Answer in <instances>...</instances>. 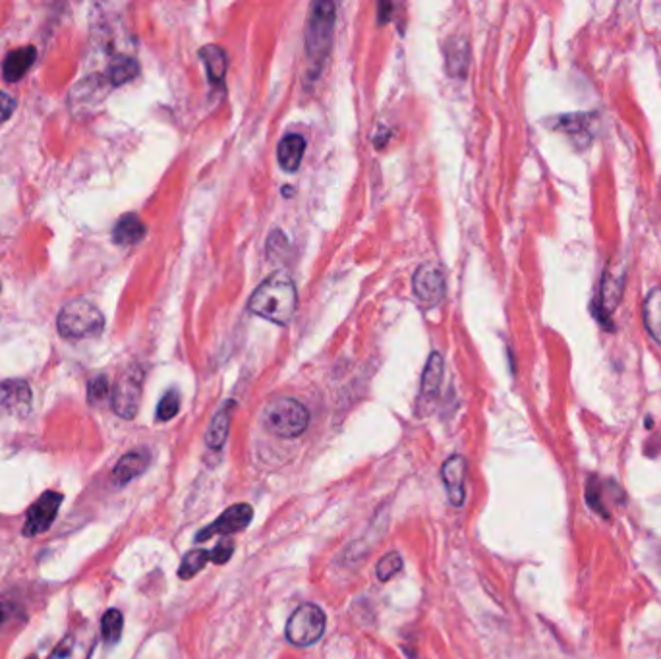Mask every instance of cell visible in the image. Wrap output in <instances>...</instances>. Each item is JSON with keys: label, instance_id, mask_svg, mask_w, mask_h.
Returning a JSON list of instances; mask_svg holds the SVG:
<instances>
[{"label": "cell", "instance_id": "obj_1", "mask_svg": "<svg viewBox=\"0 0 661 659\" xmlns=\"http://www.w3.org/2000/svg\"><path fill=\"white\" fill-rule=\"evenodd\" d=\"M296 302L298 295L292 279L285 273H277L256 288L254 296L250 298V310L259 318L287 326L296 310Z\"/></svg>", "mask_w": 661, "mask_h": 659}, {"label": "cell", "instance_id": "obj_2", "mask_svg": "<svg viewBox=\"0 0 661 659\" xmlns=\"http://www.w3.org/2000/svg\"><path fill=\"white\" fill-rule=\"evenodd\" d=\"M58 333L65 339H91L104 329L103 313L88 300H73L60 310Z\"/></svg>", "mask_w": 661, "mask_h": 659}, {"label": "cell", "instance_id": "obj_3", "mask_svg": "<svg viewBox=\"0 0 661 659\" xmlns=\"http://www.w3.org/2000/svg\"><path fill=\"white\" fill-rule=\"evenodd\" d=\"M264 425L277 437H298L308 430L310 412L306 406L294 399L273 401L264 410Z\"/></svg>", "mask_w": 661, "mask_h": 659}, {"label": "cell", "instance_id": "obj_4", "mask_svg": "<svg viewBox=\"0 0 661 659\" xmlns=\"http://www.w3.org/2000/svg\"><path fill=\"white\" fill-rule=\"evenodd\" d=\"M333 27H334V4L313 3L306 27V50L313 66H321L327 58L331 43H333Z\"/></svg>", "mask_w": 661, "mask_h": 659}, {"label": "cell", "instance_id": "obj_5", "mask_svg": "<svg viewBox=\"0 0 661 659\" xmlns=\"http://www.w3.org/2000/svg\"><path fill=\"white\" fill-rule=\"evenodd\" d=\"M325 625H327V619H325L321 608L313 603H304L290 615L287 623L288 642L300 648L316 644L325 632Z\"/></svg>", "mask_w": 661, "mask_h": 659}, {"label": "cell", "instance_id": "obj_6", "mask_svg": "<svg viewBox=\"0 0 661 659\" xmlns=\"http://www.w3.org/2000/svg\"><path fill=\"white\" fill-rule=\"evenodd\" d=\"M142 385H143V372L140 365H132L119 378L112 391V410L117 412L124 420H132L138 414L140 401H142Z\"/></svg>", "mask_w": 661, "mask_h": 659}, {"label": "cell", "instance_id": "obj_7", "mask_svg": "<svg viewBox=\"0 0 661 659\" xmlns=\"http://www.w3.org/2000/svg\"><path fill=\"white\" fill-rule=\"evenodd\" d=\"M251 518H254V509H251L248 503H238L228 507L223 515H220L213 525H209L197 532L196 541H205L213 536H223L228 538L233 533L242 532L250 526Z\"/></svg>", "mask_w": 661, "mask_h": 659}, {"label": "cell", "instance_id": "obj_8", "mask_svg": "<svg viewBox=\"0 0 661 659\" xmlns=\"http://www.w3.org/2000/svg\"><path fill=\"white\" fill-rule=\"evenodd\" d=\"M62 499L65 497H62V494H58V491H45V494L41 495L27 510V518L22 530L24 536L34 538V536H39V533L47 532L58 515Z\"/></svg>", "mask_w": 661, "mask_h": 659}, {"label": "cell", "instance_id": "obj_9", "mask_svg": "<svg viewBox=\"0 0 661 659\" xmlns=\"http://www.w3.org/2000/svg\"><path fill=\"white\" fill-rule=\"evenodd\" d=\"M31 410V387L24 379L0 383V414L24 418Z\"/></svg>", "mask_w": 661, "mask_h": 659}, {"label": "cell", "instance_id": "obj_10", "mask_svg": "<svg viewBox=\"0 0 661 659\" xmlns=\"http://www.w3.org/2000/svg\"><path fill=\"white\" fill-rule=\"evenodd\" d=\"M414 292L426 304H437L445 296V275L435 264L419 265L414 273Z\"/></svg>", "mask_w": 661, "mask_h": 659}, {"label": "cell", "instance_id": "obj_11", "mask_svg": "<svg viewBox=\"0 0 661 659\" xmlns=\"http://www.w3.org/2000/svg\"><path fill=\"white\" fill-rule=\"evenodd\" d=\"M441 478H443V484L447 487L450 505L463 507L465 499H466V491H465L466 460L460 455L447 458L443 468H441Z\"/></svg>", "mask_w": 661, "mask_h": 659}, {"label": "cell", "instance_id": "obj_12", "mask_svg": "<svg viewBox=\"0 0 661 659\" xmlns=\"http://www.w3.org/2000/svg\"><path fill=\"white\" fill-rule=\"evenodd\" d=\"M151 463V455L147 448H135V451L124 455L119 464L114 466L112 470V482L117 486H126L128 482H132L134 478L142 476L147 466H150Z\"/></svg>", "mask_w": 661, "mask_h": 659}, {"label": "cell", "instance_id": "obj_13", "mask_svg": "<svg viewBox=\"0 0 661 659\" xmlns=\"http://www.w3.org/2000/svg\"><path fill=\"white\" fill-rule=\"evenodd\" d=\"M304 151H306V140L300 134H288L285 138L281 140L279 148H277V157H279V165L282 171L294 172L302 163Z\"/></svg>", "mask_w": 661, "mask_h": 659}, {"label": "cell", "instance_id": "obj_14", "mask_svg": "<svg viewBox=\"0 0 661 659\" xmlns=\"http://www.w3.org/2000/svg\"><path fill=\"white\" fill-rule=\"evenodd\" d=\"M37 58V50L35 47H22L10 52L4 60L3 66V76L6 81H19L26 74L27 70L34 66V62Z\"/></svg>", "mask_w": 661, "mask_h": 659}, {"label": "cell", "instance_id": "obj_15", "mask_svg": "<svg viewBox=\"0 0 661 659\" xmlns=\"http://www.w3.org/2000/svg\"><path fill=\"white\" fill-rule=\"evenodd\" d=\"M233 408H234V402H227L215 414L211 425H209L205 443L209 448H213V451H219V448L227 443V437L230 432V418H233Z\"/></svg>", "mask_w": 661, "mask_h": 659}, {"label": "cell", "instance_id": "obj_16", "mask_svg": "<svg viewBox=\"0 0 661 659\" xmlns=\"http://www.w3.org/2000/svg\"><path fill=\"white\" fill-rule=\"evenodd\" d=\"M145 236V225L138 215H124L112 230V240L119 246H134Z\"/></svg>", "mask_w": 661, "mask_h": 659}, {"label": "cell", "instance_id": "obj_17", "mask_svg": "<svg viewBox=\"0 0 661 659\" xmlns=\"http://www.w3.org/2000/svg\"><path fill=\"white\" fill-rule=\"evenodd\" d=\"M621 287H623V277H611L605 273L602 280V292H600V308H602V318L605 323H611V313L615 306L621 300Z\"/></svg>", "mask_w": 661, "mask_h": 659}, {"label": "cell", "instance_id": "obj_18", "mask_svg": "<svg viewBox=\"0 0 661 659\" xmlns=\"http://www.w3.org/2000/svg\"><path fill=\"white\" fill-rule=\"evenodd\" d=\"M468 43L463 37H453L447 45V68L450 76L465 78L468 70Z\"/></svg>", "mask_w": 661, "mask_h": 659}, {"label": "cell", "instance_id": "obj_19", "mask_svg": "<svg viewBox=\"0 0 661 659\" xmlns=\"http://www.w3.org/2000/svg\"><path fill=\"white\" fill-rule=\"evenodd\" d=\"M644 326L661 344V288H654L644 302Z\"/></svg>", "mask_w": 661, "mask_h": 659}, {"label": "cell", "instance_id": "obj_20", "mask_svg": "<svg viewBox=\"0 0 661 659\" xmlns=\"http://www.w3.org/2000/svg\"><path fill=\"white\" fill-rule=\"evenodd\" d=\"M443 370H445L443 356H441L439 352H434L432 356H429L424 375H422V395L424 396H432L439 391L441 379H443Z\"/></svg>", "mask_w": 661, "mask_h": 659}, {"label": "cell", "instance_id": "obj_21", "mask_svg": "<svg viewBox=\"0 0 661 659\" xmlns=\"http://www.w3.org/2000/svg\"><path fill=\"white\" fill-rule=\"evenodd\" d=\"M202 58L205 60V68H207V76L213 83H220L225 80L227 74V55L223 49H219L217 45H209L202 49Z\"/></svg>", "mask_w": 661, "mask_h": 659}, {"label": "cell", "instance_id": "obj_22", "mask_svg": "<svg viewBox=\"0 0 661 659\" xmlns=\"http://www.w3.org/2000/svg\"><path fill=\"white\" fill-rule=\"evenodd\" d=\"M138 72H140V65L134 58H130V57H117L109 65L107 78H109V81L112 83V86H122V83L130 81V80H134L135 76H138Z\"/></svg>", "mask_w": 661, "mask_h": 659}, {"label": "cell", "instance_id": "obj_23", "mask_svg": "<svg viewBox=\"0 0 661 659\" xmlns=\"http://www.w3.org/2000/svg\"><path fill=\"white\" fill-rule=\"evenodd\" d=\"M207 561H211V556H209L207 549H192L184 556L181 569H178V577L182 580H190L199 571L205 569Z\"/></svg>", "mask_w": 661, "mask_h": 659}, {"label": "cell", "instance_id": "obj_24", "mask_svg": "<svg viewBox=\"0 0 661 659\" xmlns=\"http://www.w3.org/2000/svg\"><path fill=\"white\" fill-rule=\"evenodd\" d=\"M122 626H124V617L119 609H109L103 615L101 621V631H103V640L109 646L119 644L122 636Z\"/></svg>", "mask_w": 661, "mask_h": 659}, {"label": "cell", "instance_id": "obj_25", "mask_svg": "<svg viewBox=\"0 0 661 659\" xmlns=\"http://www.w3.org/2000/svg\"><path fill=\"white\" fill-rule=\"evenodd\" d=\"M401 569H403V557L398 556L396 551H391V553H387V556L380 563H377L375 574L381 582H387L393 577V574H396Z\"/></svg>", "mask_w": 661, "mask_h": 659}, {"label": "cell", "instance_id": "obj_26", "mask_svg": "<svg viewBox=\"0 0 661 659\" xmlns=\"http://www.w3.org/2000/svg\"><path fill=\"white\" fill-rule=\"evenodd\" d=\"M109 393H111V387H109L107 375H97V378H93L88 385V401L96 406L107 401Z\"/></svg>", "mask_w": 661, "mask_h": 659}, {"label": "cell", "instance_id": "obj_27", "mask_svg": "<svg viewBox=\"0 0 661 659\" xmlns=\"http://www.w3.org/2000/svg\"><path fill=\"white\" fill-rule=\"evenodd\" d=\"M178 408H181V396H178L176 391L166 393L159 406H157V420L159 422H169L178 414Z\"/></svg>", "mask_w": 661, "mask_h": 659}, {"label": "cell", "instance_id": "obj_28", "mask_svg": "<svg viewBox=\"0 0 661 659\" xmlns=\"http://www.w3.org/2000/svg\"><path fill=\"white\" fill-rule=\"evenodd\" d=\"M233 553H234V541L230 538H223L211 551H209V556H211V561L215 564H225L230 561V557H233Z\"/></svg>", "mask_w": 661, "mask_h": 659}, {"label": "cell", "instance_id": "obj_29", "mask_svg": "<svg viewBox=\"0 0 661 659\" xmlns=\"http://www.w3.org/2000/svg\"><path fill=\"white\" fill-rule=\"evenodd\" d=\"M14 109H16V101L10 97L8 93L0 91V122H4L12 117Z\"/></svg>", "mask_w": 661, "mask_h": 659}, {"label": "cell", "instance_id": "obj_30", "mask_svg": "<svg viewBox=\"0 0 661 659\" xmlns=\"http://www.w3.org/2000/svg\"><path fill=\"white\" fill-rule=\"evenodd\" d=\"M72 646H73L72 636H66L65 640L60 642V646L57 648V650L52 652V657H50V659H66V657L70 655V652H72Z\"/></svg>", "mask_w": 661, "mask_h": 659}, {"label": "cell", "instance_id": "obj_31", "mask_svg": "<svg viewBox=\"0 0 661 659\" xmlns=\"http://www.w3.org/2000/svg\"><path fill=\"white\" fill-rule=\"evenodd\" d=\"M6 621H8V608L3 602H0V626H3Z\"/></svg>", "mask_w": 661, "mask_h": 659}, {"label": "cell", "instance_id": "obj_32", "mask_svg": "<svg viewBox=\"0 0 661 659\" xmlns=\"http://www.w3.org/2000/svg\"><path fill=\"white\" fill-rule=\"evenodd\" d=\"M29 659H37V657H35V655H31V657H29Z\"/></svg>", "mask_w": 661, "mask_h": 659}]
</instances>
